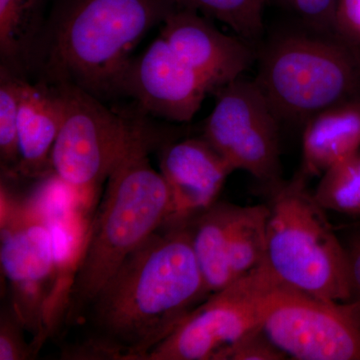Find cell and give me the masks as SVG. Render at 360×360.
<instances>
[{
  "instance_id": "cell-1",
  "label": "cell",
  "mask_w": 360,
  "mask_h": 360,
  "mask_svg": "<svg viewBox=\"0 0 360 360\" xmlns=\"http://www.w3.org/2000/svg\"><path fill=\"white\" fill-rule=\"evenodd\" d=\"M210 295L188 222H165L90 303L79 322L85 349L99 359L143 360Z\"/></svg>"
},
{
  "instance_id": "cell-2",
  "label": "cell",
  "mask_w": 360,
  "mask_h": 360,
  "mask_svg": "<svg viewBox=\"0 0 360 360\" xmlns=\"http://www.w3.org/2000/svg\"><path fill=\"white\" fill-rule=\"evenodd\" d=\"M153 139L142 123L108 177L68 284L65 319L70 324H79L104 283L169 217V191L149 160Z\"/></svg>"
},
{
  "instance_id": "cell-3",
  "label": "cell",
  "mask_w": 360,
  "mask_h": 360,
  "mask_svg": "<svg viewBox=\"0 0 360 360\" xmlns=\"http://www.w3.org/2000/svg\"><path fill=\"white\" fill-rule=\"evenodd\" d=\"M174 9L170 0H61L47 37V73L99 99L116 94L135 47Z\"/></svg>"
},
{
  "instance_id": "cell-4",
  "label": "cell",
  "mask_w": 360,
  "mask_h": 360,
  "mask_svg": "<svg viewBox=\"0 0 360 360\" xmlns=\"http://www.w3.org/2000/svg\"><path fill=\"white\" fill-rule=\"evenodd\" d=\"M298 172L269 188L264 264L288 290L333 302L355 300L349 260L326 210Z\"/></svg>"
},
{
  "instance_id": "cell-5",
  "label": "cell",
  "mask_w": 360,
  "mask_h": 360,
  "mask_svg": "<svg viewBox=\"0 0 360 360\" xmlns=\"http://www.w3.org/2000/svg\"><path fill=\"white\" fill-rule=\"evenodd\" d=\"M255 82L281 124L310 117L360 96V49L338 35L295 27L257 49Z\"/></svg>"
},
{
  "instance_id": "cell-6",
  "label": "cell",
  "mask_w": 360,
  "mask_h": 360,
  "mask_svg": "<svg viewBox=\"0 0 360 360\" xmlns=\"http://www.w3.org/2000/svg\"><path fill=\"white\" fill-rule=\"evenodd\" d=\"M0 264L8 285L9 307L33 336L35 352L49 333V303L58 276L52 225L39 207L9 198L1 186Z\"/></svg>"
},
{
  "instance_id": "cell-7",
  "label": "cell",
  "mask_w": 360,
  "mask_h": 360,
  "mask_svg": "<svg viewBox=\"0 0 360 360\" xmlns=\"http://www.w3.org/2000/svg\"><path fill=\"white\" fill-rule=\"evenodd\" d=\"M281 286L262 264L212 292L143 360H226L236 343L262 328Z\"/></svg>"
},
{
  "instance_id": "cell-8",
  "label": "cell",
  "mask_w": 360,
  "mask_h": 360,
  "mask_svg": "<svg viewBox=\"0 0 360 360\" xmlns=\"http://www.w3.org/2000/svg\"><path fill=\"white\" fill-rule=\"evenodd\" d=\"M58 86L65 113L52 148L51 169L68 188L90 200L129 150L143 122L116 115L78 87Z\"/></svg>"
},
{
  "instance_id": "cell-9",
  "label": "cell",
  "mask_w": 360,
  "mask_h": 360,
  "mask_svg": "<svg viewBox=\"0 0 360 360\" xmlns=\"http://www.w3.org/2000/svg\"><path fill=\"white\" fill-rule=\"evenodd\" d=\"M281 122L255 79L243 77L217 90L203 139L234 170L271 188L281 180Z\"/></svg>"
},
{
  "instance_id": "cell-10",
  "label": "cell",
  "mask_w": 360,
  "mask_h": 360,
  "mask_svg": "<svg viewBox=\"0 0 360 360\" xmlns=\"http://www.w3.org/2000/svg\"><path fill=\"white\" fill-rule=\"evenodd\" d=\"M262 329L288 359L360 360V300L333 302L281 286Z\"/></svg>"
},
{
  "instance_id": "cell-11",
  "label": "cell",
  "mask_w": 360,
  "mask_h": 360,
  "mask_svg": "<svg viewBox=\"0 0 360 360\" xmlns=\"http://www.w3.org/2000/svg\"><path fill=\"white\" fill-rule=\"evenodd\" d=\"M267 215V205L217 200L189 220L191 245L210 293L264 264Z\"/></svg>"
},
{
  "instance_id": "cell-12",
  "label": "cell",
  "mask_w": 360,
  "mask_h": 360,
  "mask_svg": "<svg viewBox=\"0 0 360 360\" xmlns=\"http://www.w3.org/2000/svg\"><path fill=\"white\" fill-rule=\"evenodd\" d=\"M212 91V85L160 37L132 58L117 86V92L132 97L146 112L179 123L191 122Z\"/></svg>"
},
{
  "instance_id": "cell-13",
  "label": "cell",
  "mask_w": 360,
  "mask_h": 360,
  "mask_svg": "<svg viewBox=\"0 0 360 360\" xmlns=\"http://www.w3.org/2000/svg\"><path fill=\"white\" fill-rule=\"evenodd\" d=\"M161 25L160 37L214 90L243 77L257 60L255 45L238 35L225 34L195 11L174 9Z\"/></svg>"
},
{
  "instance_id": "cell-14",
  "label": "cell",
  "mask_w": 360,
  "mask_h": 360,
  "mask_svg": "<svg viewBox=\"0 0 360 360\" xmlns=\"http://www.w3.org/2000/svg\"><path fill=\"white\" fill-rule=\"evenodd\" d=\"M160 172L169 191L167 221L188 222L217 202L233 169L201 137L165 146L160 153Z\"/></svg>"
},
{
  "instance_id": "cell-15",
  "label": "cell",
  "mask_w": 360,
  "mask_h": 360,
  "mask_svg": "<svg viewBox=\"0 0 360 360\" xmlns=\"http://www.w3.org/2000/svg\"><path fill=\"white\" fill-rule=\"evenodd\" d=\"M65 113V97L59 86L49 89L22 80L18 112V174L37 176L51 168L52 148Z\"/></svg>"
},
{
  "instance_id": "cell-16",
  "label": "cell",
  "mask_w": 360,
  "mask_h": 360,
  "mask_svg": "<svg viewBox=\"0 0 360 360\" xmlns=\"http://www.w3.org/2000/svg\"><path fill=\"white\" fill-rule=\"evenodd\" d=\"M360 149V96L335 104L310 117L302 127L300 172L321 176Z\"/></svg>"
},
{
  "instance_id": "cell-17",
  "label": "cell",
  "mask_w": 360,
  "mask_h": 360,
  "mask_svg": "<svg viewBox=\"0 0 360 360\" xmlns=\"http://www.w3.org/2000/svg\"><path fill=\"white\" fill-rule=\"evenodd\" d=\"M175 9H188L224 23L255 45L264 39L265 0H170Z\"/></svg>"
},
{
  "instance_id": "cell-18",
  "label": "cell",
  "mask_w": 360,
  "mask_h": 360,
  "mask_svg": "<svg viewBox=\"0 0 360 360\" xmlns=\"http://www.w3.org/2000/svg\"><path fill=\"white\" fill-rule=\"evenodd\" d=\"M41 0H0V53L6 65H15L32 51Z\"/></svg>"
},
{
  "instance_id": "cell-19",
  "label": "cell",
  "mask_w": 360,
  "mask_h": 360,
  "mask_svg": "<svg viewBox=\"0 0 360 360\" xmlns=\"http://www.w3.org/2000/svg\"><path fill=\"white\" fill-rule=\"evenodd\" d=\"M314 196L326 212L360 217V149L321 175Z\"/></svg>"
},
{
  "instance_id": "cell-20",
  "label": "cell",
  "mask_w": 360,
  "mask_h": 360,
  "mask_svg": "<svg viewBox=\"0 0 360 360\" xmlns=\"http://www.w3.org/2000/svg\"><path fill=\"white\" fill-rule=\"evenodd\" d=\"M22 79L2 68L0 75V160L6 172H18L20 165L18 112Z\"/></svg>"
},
{
  "instance_id": "cell-21",
  "label": "cell",
  "mask_w": 360,
  "mask_h": 360,
  "mask_svg": "<svg viewBox=\"0 0 360 360\" xmlns=\"http://www.w3.org/2000/svg\"><path fill=\"white\" fill-rule=\"evenodd\" d=\"M340 0H265L285 14L295 27L309 32L335 34V20Z\"/></svg>"
},
{
  "instance_id": "cell-22",
  "label": "cell",
  "mask_w": 360,
  "mask_h": 360,
  "mask_svg": "<svg viewBox=\"0 0 360 360\" xmlns=\"http://www.w3.org/2000/svg\"><path fill=\"white\" fill-rule=\"evenodd\" d=\"M23 330V324L9 304L6 305L0 317V360L28 359L35 354L32 345L26 342Z\"/></svg>"
},
{
  "instance_id": "cell-23",
  "label": "cell",
  "mask_w": 360,
  "mask_h": 360,
  "mask_svg": "<svg viewBox=\"0 0 360 360\" xmlns=\"http://www.w3.org/2000/svg\"><path fill=\"white\" fill-rule=\"evenodd\" d=\"M288 357L272 342L264 329L246 335L229 350L226 360H284Z\"/></svg>"
},
{
  "instance_id": "cell-24",
  "label": "cell",
  "mask_w": 360,
  "mask_h": 360,
  "mask_svg": "<svg viewBox=\"0 0 360 360\" xmlns=\"http://www.w3.org/2000/svg\"><path fill=\"white\" fill-rule=\"evenodd\" d=\"M335 34L360 49V0H340Z\"/></svg>"
},
{
  "instance_id": "cell-25",
  "label": "cell",
  "mask_w": 360,
  "mask_h": 360,
  "mask_svg": "<svg viewBox=\"0 0 360 360\" xmlns=\"http://www.w3.org/2000/svg\"><path fill=\"white\" fill-rule=\"evenodd\" d=\"M345 245L349 260L350 272L354 283L355 297L360 300V224L350 227Z\"/></svg>"
}]
</instances>
